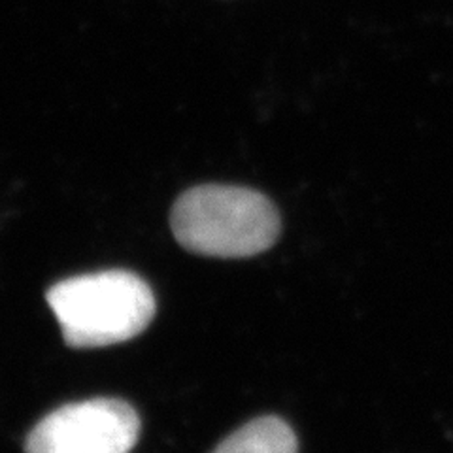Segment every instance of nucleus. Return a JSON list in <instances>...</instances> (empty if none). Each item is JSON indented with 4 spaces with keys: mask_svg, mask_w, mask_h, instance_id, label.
I'll return each mask as SVG.
<instances>
[{
    "mask_svg": "<svg viewBox=\"0 0 453 453\" xmlns=\"http://www.w3.org/2000/svg\"><path fill=\"white\" fill-rule=\"evenodd\" d=\"M140 436L136 410L121 399L70 403L42 418L25 453H129Z\"/></svg>",
    "mask_w": 453,
    "mask_h": 453,
    "instance_id": "obj_3",
    "label": "nucleus"
},
{
    "mask_svg": "<svg viewBox=\"0 0 453 453\" xmlns=\"http://www.w3.org/2000/svg\"><path fill=\"white\" fill-rule=\"evenodd\" d=\"M181 248L219 259H246L271 250L281 231L276 206L257 191L198 186L183 193L170 214Z\"/></svg>",
    "mask_w": 453,
    "mask_h": 453,
    "instance_id": "obj_1",
    "label": "nucleus"
},
{
    "mask_svg": "<svg viewBox=\"0 0 453 453\" xmlns=\"http://www.w3.org/2000/svg\"><path fill=\"white\" fill-rule=\"evenodd\" d=\"M48 304L70 348H106L133 340L155 316V296L129 271H103L63 280Z\"/></svg>",
    "mask_w": 453,
    "mask_h": 453,
    "instance_id": "obj_2",
    "label": "nucleus"
},
{
    "mask_svg": "<svg viewBox=\"0 0 453 453\" xmlns=\"http://www.w3.org/2000/svg\"><path fill=\"white\" fill-rule=\"evenodd\" d=\"M211 453H299V441L289 423L263 416L226 436Z\"/></svg>",
    "mask_w": 453,
    "mask_h": 453,
    "instance_id": "obj_4",
    "label": "nucleus"
}]
</instances>
